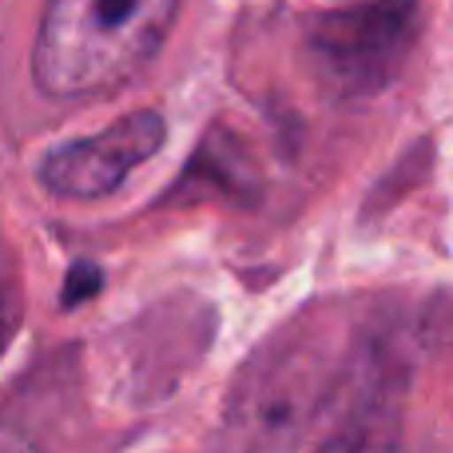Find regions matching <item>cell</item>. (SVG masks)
<instances>
[{
  "mask_svg": "<svg viewBox=\"0 0 453 453\" xmlns=\"http://www.w3.org/2000/svg\"><path fill=\"white\" fill-rule=\"evenodd\" d=\"M20 314H24V295H20V282H16V271H0V354L8 350L12 342L16 326H20Z\"/></svg>",
  "mask_w": 453,
  "mask_h": 453,
  "instance_id": "277c9868",
  "label": "cell"
},
{
  "mask_svg": "<svg viewBox=\"0 0 453 453\" xmlns=\"http://www.w3.org/2000/svg\"><path fill=\"white\" fill-rule=\"evenodd\" d=\"M414 32V0H378L358 12L326 16L311 36L319 68L342 92H370L386 84Z\"/></svg>",
  "mask_w": 453,
  "mask_h": 453,
  "instance_id": "3957f363",
  "label": "cell"
},
{
  "mask_svg": "<svg viewBox=\"0 0 453 453\" xmlns=\"http://www.w3.org/2000/svg\"><path fill=\"white\" fill-rule=\"evenodd\" d=\"M180 0H48L32 44V76L52 100H84L127 84L167 44Z\"/></svg>",
  "mask_w": 453,
  "mask_h": 453,
  "instance_id": "6da1fadb",
  "label": "cell"
},
{
  "mask_svg": "<svg viewBox=\"0 0 453 453\" xmlns=\"http://www.w3.org/2000/svg\"><path fill=\"white\" fill-rule=\"evenodd\" d=\"M164 140L167 124L156 108L132 111L88 140L48 151V159L40 164V180L52 196L64 199H104L124 188L127 175L148 164L164 148Z\"/></svg>",
  "mask_w": 453,
  "mask_h": 453,
  "instance_id": "7a4b0ae2",
  "label": "cell"
},
{
  "mask_svg": "<svg viewBox=\"0 0 453 453\" xmlns=\"http://www.w3.org/2000/svg\"><path fill=\"white\" fill-rule=\"evenodd\" d=\"M100 287H104V271L96 263H88V258H80V263H72L68 279H64L60 303L64 306H80V303H88V298H92Z\"/></svg>",
  "mask_w": 453,
  "mask_h": 453,
  "instance_id": "5b68a950",
  "label": "cell"
}]
</instances>
